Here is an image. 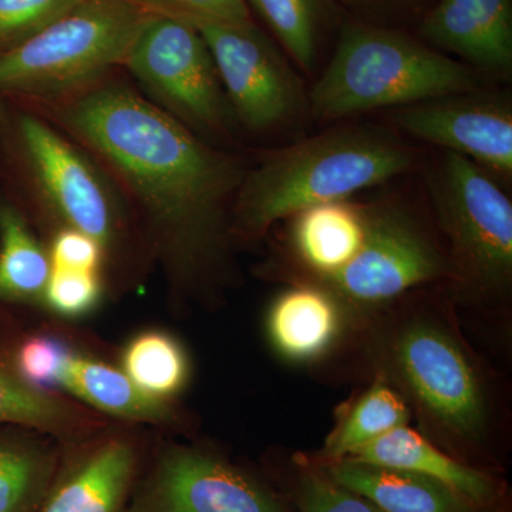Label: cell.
Masks as SVG:
<instances>
[{"label": "cell", "instance_id": "10", "mask_svg": "<svg viewBox=\"0 0 512 512\" xmlns=\"http://www.w3.org/2000/svg\"><path fill=\"white\" fill-rule=\"evenodd\" d=\"M127 512H288L271 490L207 451L174 447L157 461Z\"/></svg>", "mask_w": 512, "mask_h": 512}, {"label": "cell", "instance_id": "20", "mask_svg": "<svg viewBox=\"0 0 512 512\" xmlns=\"http://www.w3.org/2000/svg\"><path fill=\"white\" fill-rule=\"evenodd\" d=\"M410 419L409 403L389 380L377 375L349 407L320 453L322 463L343 460Z\"/></svg>", "mask_w": 512, "mask_h": 512}, {"label": "cell", "instance_id": "15", "mask_svg": "<svg viewBox=\"0 0 512 512\" xmlns=\"http://www.w3.org/2000/svg\"><path fill=\"white\" fill-rule=\"evenodd\" d=\"M348 312L338 296L323 285L312 282L295 286L269 309V339L285 359L312 362L336 345Z\"/></svg>", "mask_w": 512, "mask_h": 512}, {"label": "cell", "instance_id": "33", "mask_svg": "<svg viewBox=\"0 0 512 512\" xmlns=\"http://www.w3.org/2000/svg\"><path fill=\"white\" fill-rule=\"evenodd\" d=\"M471 512H481L480 508H477V510L471 511Z\"/></svg>", "mask_w": 512, "mask_h": 512}, {"label": "cell", "instance_id": "28", "mask_svg": "<svg viewBox=\"0 0 512 512\" xmlns=\"http://www.w3.org/2000/svg\"><path fill=\"white\" fill-rule=\"evenodd\" d=\"M70 350L50 335L33 336L22 343L12 365L23 382L49 393L59 387V376Z\"/></svg>", "mask_w": 512, "mask_h": 512}, {"label": "cell", "instance_id": "27", "mask_svg": "<svg viewBox=\"0 0 512 512\" xmlns=\"http://www.w3.org/2000/svg\"><path fill=\"white\" fill-rule=\"evenodd\" d=\"M99 272L53 268L47 282L43 303L50 311L66 319H80L99 306Z\"/></svg>", "mask_w": 512, "mask_h": 512}, {"label": "cell", "instance_id": "13", "mask_svg": "<svg viewBox=\"0 0 512 512\" xmlns=\"http://www.w3.org/2000/svg\"><path fill=\"white\" fill-rule=\"evenodd\" d=\"M420 35L485 73L512 70L511 0H440L421 23Z\"/></svg>", "mask_w": 512, "mask_h": 512}, {"label": "cell", "instance_id": "9", "mask_svg": "<svg viewBox=\"0 0 512 512\" xmlns=\"http://www.w3.org/2000/svg\"><path fill=\"white\" fill-rule=\"evenodd\" d=\"M195 28L210 47L232 113L245 127L276 130L308 113L301 77L252 22L202 23Z\"/></svg>", "mask_w": 512, "mask_h": 512}, {"label": "cell", "instance_id": "23", "mask_svg": "<svg viewBox=\"0 0 512 512\" xmlns=\"http://www.w3.org/2000/svg\"><path fill=\"white\" fill-rule=\"evenodd\" d=\"M123 369L141 392L163 402L180 393L190 376L183 346L157 330L140 333L128 343Z\"/></svg>", "mask_w": 512, "mask_h": 512}, {"label": "cell", "instance_id": "16", "mask_svg": "<svg viewBox=\"0 0 512 512\" xmlns=\"http://www.w3.org/2000/svg\"><path fill=\"white\" fill-rule=\"evenodd\" d=\"M335 483L366 498L383 512H471L470 503L453 488L412 471L359 461H326L319 466Z\"/></svg>", "mask_w": 512, "mask_h": 512}, {"label": "cell", "instance_id": "2", "mask_svg": "<svg viewBox=\"0 0 512 512\" xmlns=\"http://www.w3.org/2000/svg\"><path fill=\"white\" fill-rule=\"evenodd\" d=\"M416 151L372 127H342L266 154L247 171L235 197L231 234L264 235L276 222L323 202L406 174Z\"/></svg>", "mask_w": 512, "mask_h": 512}, {"label": "cell", "instance_id": "18", "mask_svg": "<svg viewBox=\"0 0 512 512\" xmlns=\"http://www.w3.org/2000/svg\"><path fill=\"white\" fill-rule=\"evenodd\" d=\"M291 218L293 251L315 279L338 274L365 242L367 207L349 198L313 205Z\"/></svg>", "mask_w": 512, "mask_h": 512}, {"label": "cell", "instance_id": "26", "mask_svg": "<svg viewBox=\"0 0 512 512\" xmlns=\"http://www.w3.org/2000/svg\"><path fill=\"white\" fill-rule=\"evenodd\" d=\"M84 0H0V52L19 45Z\"/></svg>", "mask_w": 512, "mask_h": 512}, {"label": "cell", "instance_id": "11", "mask_svg": "<svg viewBox=\"0 0 512 512\" xmlns=\"http://www.w3.org/2000/svg\"><path fill=\"white\" fill-rule=\"evenodd\" d=\"M404 133L474 161L488 173L512 174V107L503 96L448 94L394 110Z\"/></svg>", "mask_w": 512, "mask_h": 512}, {"label": "cell", "instance_id": "8", "mask_svg": "<svg viewBox=\"0 0 512 512\" xmlns=\"http://www.w3.org/2000/svg\"><path fill=\"white\" fill-rule=\"evenodd\" d=\"M124 64L178 120L205 131L227 126L231 107L210 47L191 23L148 16Z\"/></svg>", "mask_w": 512, "mask_h": 512}, {"label": "cell", "instance_id": "25", "mask_svg": "<svg viewBox=\"0 0 512 512\" xmlns=\"http://www.w3.org/2000/svg\"><path fill=\"white\" fill-rule=\"evenodd\" d=\"M261 13L293 62L312 73L320 33L329 16V0H249Z\"/></svg>", "mask_w": 512, "mask_h": 512}, {"label": "cell", "instance_id": "31", "mask_svg": "<svg viewBox=\"0 0 512 512\" xmlns=\"http://www.w3.org/2000/svg\"><path fill=\"white\" fill-rule=\"evenodd\" d=\"M103 251L96 239L77 229L66 228L57 234L49 255L53 268L99 272Z\"/></svg>", "mask_w": 512, "mask_h": 512}, {"label": "cell", "instance_id": "4", "mask_svg": "<svg viewBox=\"0 0 512 512\" xmlns=\"http://www.w3.org/2000/svg\"><path fill=\"white\" fill-rule=\"evenodd\" d=\"M477 90L480 76L466 63L403 33L353 23L308 93L309 113L339 120Z\"/></svg>", "mask_w": 512, "mask_h": 512}, {"label": "cell", "instance_id": "24", "mask_svg": "<svg viewBox=\"0 0 512 512\" xmlns=\"http://www.w3.org/2000/svg\"><path fill=\"white\" fill-rule=\"evenodd\" d=\"M57 474L47 448L0 440V512H37Z\"/></svg>", "mask_w": 512, "mask_h": 512}, {"label": "cell", "instance_id": "6", "mask_svg": "<svg viewBox=\"0 0 512 512\" xmlns=\"http://www.w3.org/2000/svg\"><path fill=\"white\" fill-rule=\"evenodd\" d=\"M148 16L133 0H84L0 52V92L55 96L92 82L126 62Z\"/></svg>", "mask_w": 512, "mask_h": 512}, {"label": "cell", "instance_id": "14", "mask_svg": "<svg viewBox=\"0 0 512 512\" xmlns=\"http://www.w3.org/2000/svg\"><path fill=\"white\" fill-rule=\"evenodd\" d=\"M130 441L107 439L73 458L37 512H127L137 473Z\"/></svg>", "mask_w": 512, "mask_h": 512}, {"label": "cell", "instance_id": "17", "mask_svg": "<svg viewBox=\"0 0 512 512\" xmlns=\"http://www.w3.org/2000/svg\"><path fill=\"white\" fill-rule=\"evenodd\" d=\"M348 460L412 471L433 478L480 508L493 503L498 494L493 478L454 460L407 424L359 448Z\"/></svg>", "mask_w": 512, "mask_h": 512}, {"label": "cell", "instance_id": "21", "mask_svg": "<svg viewBox=\"0 0 512 512\" xmlns=\"http://www.w3.org/2000/svg\"><path fill=\"white\" fill-rule=\"evenodd\" d=\"M52 262L22 215L0 207V301L43 303Z\"/></svg>", "mask_w": 512, "mask_h": 512}, {"label": "cell", "instance_id": "19", "mask_svg": "<svg viewBox=\"0 0 512 512\" xmlns=\"http://www.w3.org/2000/svg\"><path fill=\"white\" fill-rule=\"evenodd\" d=\"M60 389L120 419L174 423L173 407L154 399L131 382L126 373L100 360L70 352L59 376Z\"/></svg>", "mask_w": 512, "mask_h": 512}, {"label": "cell", "instance_id": "29", "mask_svg": "<svg viewBox=\"0 0 512 512\" xmlns=\"http://www.w3.org/2000/svg\"><path fill=\"white\" fill-rule=\"evenodd\" d=\"M299 512H383L332 480L320 467L305 471L296 487Z\"/></svg>", "mask_w": 512, "mask_h": 512}, {"label": "cell", "instance_id": "32", "mask_svg": "<svg viewBox=\"0 0 512 512\" xmlns=\"http://www.w3.org/2000/svg\"><path fill=\"white\" fill-rule=\"evenodd\" d=\"M345 5L352 6V8H376V6L393 5V3L403 2V0H342Z\"/></svg>", "mask_w": 512, "mask_h": 512}, {"label": "cell", "instance_id": "5", "mask_svg": "<svg viewBox=\"0 0 512 512\" xmlns=\"http://www.w3.org/2000/svg\"><path fill=\"white\" fill-rule=\"evenodd\" d=\"M447 239L448 281L477 302L507 301L512 289V202L493 174L446 151L426 177Z\"/></svg>", "mask_w": 512, "mask_h": 512}, {"label": "cell", "instance_id": "22", "mask_svg": "<svg viewBox=\"0 0 512 512\" xmlns=\"http://www.w3.org/2000/svg\"><path fill=\"white\" fill-rule=\"evenodd\" d=\"M0 423L57 434L60 437H82L96 427L72 404L56 399L52 394L33 389L20 379L15 367L0 356Z\"/></svg>", "mask_w": 512, "mask_h": 512}, {"label": "cell", "instance_id": "12", "mask_svg": "<svg viewBox=\"0 0 512 512\" xmlns=\"http://www.w3.org/2000/svg\"><path fill=\"white\" fill-rule=\"evenodd\" d=\"M20 137L37 181L59 217L109 248L116 238V217L109 192L92 165L53 128L35 117L20 120Z\"/></svg>", "mask_w": 512, "mask_h": 512}, {"label": "cell", "instance_id": "7", "mask_svg": "<svg viewBox=\"0 0 512 512\" xmlns=\"http://www.w3.org/2000/svg\"><path fill=\"white\" fill-rule=\"evenodd\" d=\"M446 252L400 205L367 207L365 242L338 274L315 279L348 311L369 312L402 298L417 286L448 279Z\"/></svg>", "mask_w": 512, "mask_h": 512}, {"label": "cell", "instance_id": "1", "mask_svg": "<svg viewBox=\"0 0 512 512\" xmlns=\"http://www.w3.org/2000/svg\"><path fill=\"white\" fill-rule=\"evenodd\" d=\"M64 119L136 194L184 276L208 278L224 268L232 207L248 170L124 87L86 94Z\"/></svg>", "mask_w": 512, "mask_h": 512}, {"label": "cell", "instance_id": "3", "mask_svg": "<svg viewBox=\"0 0 512 512\" xmlns=\"http://www.w3.org/2000/svg\"><path fill=\"white\" fill-rule=\"evenodd\" d=\"M379 375L414 406L427 430L460 448L490 436L491 400L480 366L450 320L433 309H409L376 330Z\"/></svg>", "mask_w": 512, "mask_h": 512}, {"label": "cell", "instance_id": "30", "mask_svg": "<svg viewBox=\"0 0 512 512\" xmlns=\"http://www.w3.org/2000/svg\"><path fill=\"white\" fill-rule=\"evenodd\" d=\"M150 15L184 20L191 25L202 23L251 22L247 0H133Z\"/></svg>", "mask_w": 512, "mask_h": 512}]
</instances>
